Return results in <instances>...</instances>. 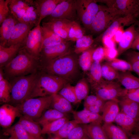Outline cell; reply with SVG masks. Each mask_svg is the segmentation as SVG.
Listing matches in <instances>:
<instances>
[{"label": "cell", "instance_id": "6da1fadb", "mask_svg": "<svg viewBox=\"0 0 139 139\" xmlns=\"http://www.w3.org/2000/svg\"><path fill=\"white\" fill-rule=\"evenodd\" d=\"M40 67L39 60L28 54L23 47L13 60L2 67L4 78L8 81L35 73L40 70Z\"/></svg>", "mask_w": 139, "mask_h": 139}, {"label": "cell", "instance_id": "7a4b0ae2", "mask_svg": "<svg viewBox=\"0 0 139 139\" xmlns=\"http://www.w3.org/2000/svg\"><path fill=\"white\" fill-rule=\"evenodd\" d=\"M76 57L71 51L65 54L40 64V70L62 78L71 80L77 71Z\"/></svg>", "mask_w": 139, "mask_h": 139}, {"label": "cell", "instance_id": "3957f363", "mask_svg": "<svg viewBox=\"0 0 139 139\" xmlns=\"http://www.w3.org/2000/svg\"><path fill=\"white\" fill-rule=\"evenodd\" d=\"M68 81L60 77L40 70L38 71L29 99L57 93Z\"/></svg>", "mask_w": 139, "mask_h": 139}, {"label": "cell", "instance_id": "277c9868", "mask_svg": "<svg viewBox=\"0 0 139 139\" xmlns=\"http://www.w3.org/2000/svg\"><path fill=\"white\" fill-rule=\"evenodd\" d=\"M38 71L8 80L11 86L10 104L16 106L29 98Z\"/></svg>", "mask_w": 139, "mask_h": 139}, {"label": "cell", "instance_id": "5b68a950", "mask_svg": "<svg viewBox=\"0 0 139 139\" xmlns=\"http://www.w3.org/2000/svg\"><path fill=\"white\" fill-rule=\"evenodd\" d=\"M52 97L53 95L29 99L15 106L22 116L35 121L50 107Z\"/></svg>", "mask_w": 139, "mask_h": 139}, {"label": "cell", "instance_id": "8992f818", "mask_svg": "<svg viewBox=\"0 0 139 139\" xmlns=\"http://www.w3.org/2000/svg\"><path fill=\"white\" fill-rule=\"evenodd\" d=\"M121 16H123L114 9L100 5L99 10L89 30L94 33L103 32L116 19Z\"/></svg>", "mask_w": 139, "mask_h": 139}, {"label": "cell", "instance_id": "52a82bcc", "mask_svg": "<svg viewBox=\"0 0 139 139\" xmlns=\"http://www.w3.org/2000/svg\"><path fill=\"white\" fill-rule=\"evenodd\" d=\"M77 18L89 30L99 9L100 5L94 0H75Z\"/></svg>", "mask_w": 139, "mask_h": 139}, {"label": "cell", "instance_id": "ba28073f", "mask_svg": "<svg viewBox=\"0 0 139 139\" xmlns=\"http://www.w3.org/2000/svg\"><path fill=\"white\" fill-rule=\"evenodd\" d=\"M92 87L95 95L106 101L114 100L118 102L119 99L123 96L124 90L119 83L104 79Z\"/></svg>", "mask_w": 139, "mask_h": 139}, {"label": "cell", "instance_id": "9c48e42d", "mask_svg": "<svg viewBox=\"0 0 139 139\" xmlns=\"http://www.w3.org/2000/svg\"><path fill=\"white\" fill-rule=\"evenodd\" d=\"M43 42L41 26L38 25L34 27L30 31L24 48L30 55L39 60Z\"/></svg>", "mask_w": 139, "mask_h": 139}, {"label": "cell", "instance_id": "30bf717a", "mask_svg": "<svg viewBox=\"0 0 139 139\" xmlns=\"http://www.w3.org/2000/svg\"><path fill=\"white\" fill-rule=\"evenodd\" d=\"M97 3L105 4L108 7L117 10L123 16H133L137 17L139 0H97Z\"/></svg>", "mask_w": 139, "mask_h": 139}, {"label": "cell", "instance_id": "8fae6325", "mask_svg": "<svg viewBox=\"0 0 139 139\" xmlns=\"http://www.w3.org/2000/svg\"><path fill=\"white\" fill-rule=\"evenodd\" d=\"M45 18L44 21L53 19L75 21L77 17L75 0H63L57 5L50 15Z\"/></svg>", "mask_w": 139, "mask_h": 139}, {"label": "cell", "instance_id": "7c38bea8", "mask_svg": "<svg viewBox=\"0 0 139 139\" xmlns=\"http://www.w3.org/2000/svg\"><path fill=\"white\" fill-rule=\"evenodd\" d=\"M70 42L66 41L56 45L42 48L39 60L40 64L63 55L70 51Z\"/></svg>", "mask_w": 139, "mask_h": 139}, {"label": "cell", "instance_id": "4fadbf2b", "mask_svg": "<svg viewBox=\"0 0 139 139\" xmlns=\"http://www.w3.org/2000/svg\"><path fill=\"white\" fill-rule=\"evenodd\" d=\"M133 16H121L116 19L103 32L94 40L97 41H101L106 38H112L117 30L121 27H124L134 24L137 20Z\"/></svg>", "mask_w": 139, "mask_h": 139}, {"label": "cell", "instance_id": "5bb4252c", "mask_svg": "<svg viewBox=\"0 0 139 139\" xmlns=\"http://www.w3.org/2000/svg\"><path fill=\"white\" fill-rule=\"evenodd\" d=\"M35 26L32 23L18 22L13 29L7 47L25 41L30 31Z\"/></svg>", "mask_w": 139, "mask_h": 139}, {"label": "cell", "instance_id": "9a60e30c", "mask_svg": "<svg viewBox=\"0 0 139 139\" xmlns=\"http://www.w3.org/2000/svg\"><path fill=\"white\" fill-rule=\"evenodd\" d=\"M63 0H36L33 1L31 5L35 8L38 15L37 25H40L41 21L50 15L57 5Z\"/></svg>", "mask_w": 139, "mask_h": 139}, {"label": "cell", "instance_id": "2e32d148", "mask_svg": "<svg viewBox=\"0 0 139 139\" xmlns=\"http://www.w3.org/2000/svg\"><path fill=\"white\" fill-rule=\"evenodd\" d=\"M22 116L18 108L9 103H5L0 107V125L3 128L10 127L16 117Z\"/></svg>", "mask_w": 139, "mask_h": 139}, {"label": "cell", "instance_id": "e0dca14e", "mask_svg": "<svg viewBox=\"0 0 139 139\" xmlns=\"http://www.w3.org/2000/svg\"><path fill=\"white\" fill-rule=\"evenodd\" d=\"M25 42L8 47L0 45V67L6 65L16 57L24 47Z\"/></svg>", "mask_w": 139, "mask_h": 139}, {"label": "cell", "instance_id": "ac0fdd59", "mask_svg": "<svg viewBox=\"0 0 139 139\" xmlns=\"http://www.w3.org/2000/svg\"><path fill=\"white\" fill-rule=\"evenodd\" d=\"M19 22L11 13L1 25L0 45L6 47L15 25Z\"/></svg>", "mask_w": 139, "mask_h": 139}, {"label": "cell", "instance_id": "d6986e66", "mask_svg": "<svg viewBox=\"0 0 139 139\" xmlns=\"http://www.w3.org/2000/svg\"><path fill=\"white\" fill-rule=\"evenodd\" d=\"M74 119L79 124H88L93 123L101 124L103 120L100 114L92 112L85 108L79 111L72 112Z\"/></svg>", "mask_w": 139, "mask_h": 139}, {"label": "cell", "instance_id": "ffe728a7", "mask_svg": "<svg viewBox=\"0 0 139 139\" xmlns=\"http://www.w3.org/2000/svg\"><path fill=\"white\" fill-rule=\"evenodd\" d=\"M136 30L135 24L131 25L125 30L117 49L118 55H120L131 48L135 38Z\"/></svg>", "mask_w": 139, "mask_h": 139}, {"label": "cell", "instance_id": "44dd1931", "mask_svg": "<svg viewBox=\"0 0 139 139\" xmlns=\"http://www.w3.org/2000/svg\"><path fill=\"white\" fill-rule=\"evenodd\" d=\"M24 128L35 139H44L41 136L42 129L37 121L23 116L20 117L18 121Z\"/></svg>", "mask_w": 139, "mask_h": 139}, {"label": "cell", "instance_id": "7402d4cb", "mask_svg": "<svg viewBox=\"0 0 139 139\" xmlns=\"http://www.w3.org/2000/svg\"><path fill=\"white\" fill-rule=\"evenodd\" d=\"M118 102L114 100L107 101L104 105L101 115L103 121L105 123L114 122L120 112Z\"/></svg>", "mask_w": 139, "mask_h": 139}, {"label": "cell", "instance_id": "603a6c76", "mask_svg": "<svg viewBox=\"0 0 139 139\" xmlns=\"http://www.w3.org/2000/svg\"><path fill=\"white\" fill-rule=\"evenodd\" d=\"M114 122L125 132L128 137L133 134L137 124L134 119L121 111L117 115Z\"/></svg>", "mask_w": 139, "mask_h": 139}, {"label": "cell", "instance_id": "cb8c5ba5", "mask_svg": "<svg viewBox=\"0 0 139 139\" xmlns=\"http://www.w3.org/2000/svg\"><path fill=\"white\" fill-rule=\"evenodd\" d=\"M118 103L121 111L134 119L137 123L139 120V103L125 98H122Z\"/></svg>", "mask_w": 139, "mask_h": 139}, {"label": "cell", "instance_id": "d4e9b609", "mask_svg": "<svg viewBox=\"0 0 139 139\" xmlns=\"http://www.w3.org/2000/svg\"><path fill=\"white\" fill-rule=\"evenodd\" d=\"M50 107L64 114L72 113L74 111L71 103L58 93L53 95Z\"/></svg>", "mask_w": 139, "mask_h": 139}, {"label": "cell", "instance_id": "484cf974", "mask_svg": "<svg viewBox=\"0 0 139 139\" xmlns=\"http://www.w3.org/2000/svg\"><path fill=\"white\" fill-rule=\"evenodd\" d=\"M41 26L43 37V48L60 44L66 41L63 39L51 29L42 24Z\"/></svg>", "mask_w": 139, "mask_h": 139}, {"label": "cell", "instance_id": "4316f807", "mask_svg": "<svg viewBox=\"0 0 139 139\" xmlns=\"http://www.w3.org/2000/svg\"><path fill=\"white\" fill-rule=\"evenodd\" d=\"M5 129L4 134L10 136L8 139H35L27 132L19 121Z\"/></svg>", "mask_w": 139, "mask_h": 139}, {"label": "cell", "instance_id": "83f0119b", "mask_svg": "<svg viewBox=\"0 0 139 139\" xmlns=\"http://www.w3.org/2000/svg\"><path fill=\"white\" fill-rule=\"evenodd\" d=\"M117 79L125 89L139 88V78L134 75L130 71L122 72L119 73Z\"/></svg>", "mask_w": 139, "mask_h": 139}, {"label": "cell", "instance_id": "f1b7e54d", "mask_svg": "<svg viewBox=\"0 0 139 139\" xmlns=\"http://www.w3.org/2000/svg\"><path fill=\"white\" fill-rule=\"evenodd\" d=\"M102 126L108 139H129L127 134L121 127L112 123H104Z\"/></svg>", "mask_w": 139, "mask_h": 139}, {"label": "cell", "instance_id": "f546056e", "mask_svg": "<svg viewBox=\"0 0 139 139\" xmlns=\"http://www.w3.org/2000/svg\"><path fill=\"white\" fill-rule=\"evenodd\" d=\"M69 117L68 114L60 112L54 109H48L35 121L42 126L59 119Z\"/></svg>", "mask_w": 139, "mask_h": 139}, {"label": "cell", "instance_id": "4dcf8cb0", "mask_svg": "<svg viewBox=\"0 0 139 139\" xmlns=\"http://www.w3.org/2000/svg\"><path fill=\"white\" fill-rule=\"evenodd\" d=\"M86 134L90 139H108L101 124L93 123L86 124Z\"/></svg>", "mask_w": 139, "mask_h": 139}, {"label": "cell", "instance_id": "1f68e13d", "mask_svg": "<svg viewBox=\"0 0 139 139\" xmlns=\"http://www.w3.org/2000/svg\"><path fill=\"white\" fill-rule=\"evenodd\" d=\"M89 70V80L92 86L99 83L103 80L102 75L100 62H93Z\"/></svg>", "mask_w": 139, "mask_h": 139}, {"label": "cell", "instance_id": "d6a6232c", "mask_svg": "<svg viewBox=\"0 0 139 139\" xmlns=\"http://www.w3.org/2000/svg\"><path fill=\"white\" fill-rule=\"evenodd\" d=\"M94 40L91 35H84L76 41L74 52L75 54L82 53L91 47Z\"/></svg>", "mask_w": 139, "mask_h": 139}, {"label": "cell", "instance_id": "836d02e7", "mask_svg": "<svg viewBox=\"0 0 139 139\" xmlns=\"http://www.w3.org/2000/svg\"><path fill=\"white\" fill-rule=\"evenodd\" d=\"M11 86L9 82L5 78L0 81L1 103H9L11 100Z\"/></svg>", "mask_w": 139, "mask_h": 139}, {"label": "cell", "instance_id": "e575fe53", "mask_svg": "<svg viewBox=\"0 0 139 139\" xmlns=\"http://www.w3.org/2000/svg\"><path fill=\"white\" fill-rule=\"evenodd\" d=\"M94 48L91 47L88 50L82 53L79 56L78 63L83 70H89L93 61L92 58V54Z\"/></svg>", "mask_w": 139, "mask_h": 139}, {"label": "cell", "instance_id": "d590c367", "mask_svg": "<svg viewBox=\"0 0 139 139\" xmlns=\"http://www.w3.org/2000/svg\"><path fill=\"white\" fill-rule=\"evenodd\" d=\"M70 120L69 117L61 118L42 126V134H53L57 131L62 126Z\"/></svg>", "mask_w": 139, "mask_h": 139}, {"label": "cell", "instance_id": "8d00e7d4", "mask_svg": "<svg viewBox=\"0 0 139 139\" xmlns=\"http://www.w3.org/2000/svg\"><path fill=\"white\" fill-rule=\"evenodd\" d=\"M79 124L74 119L69 120L64 123L57 131L53 134V135L57 139H66L71 131Z\"/></svg>", "mask_w": 139, "mask_h": 139}, {"label": "cell", "instance_id": "74e56055", "mask_svg": "<svg viewBox=\"0 0 139 139\" xmlns=\"http://www.w3.org/2000/svg\"><path fill=\"white\" fill-rule=\"evenodd\" d=\"M74 87L78 103L80 102L88 95L89 87L87 82L84 79L80 80Z\"/></svg>", "mask_w": 139, "mask_h": 139}, {"label": "cell", "instance_id": "f35d334b", "mask_svg": "<svg viewBox=\"0 0 139 139\" xmlns=\"http://www.w3.org/2000/svg\"><path fill=\"white\" fill-rule=\"evenodd\" d=\"M84 34L79 24L76 21H72L69 30L68 41H76L84 35Z\"/></svg>", "mask_w": 139, "mask_h": 139}, {"label": "cell", "instance_id": "ab89813d", "mask_svg": "<svg viewBox=\"0 0 139 139\" xmlns=\"http://www.w3.org/2000/svg\"><path fill=\"white\" fill-rule=\"evenodd\" d=\"M101 73L103 79L108 81H112L114 80L118 79L119 73L118 71L106 62L101 65Z\"/></svg>", "mask_w": 139, "mask_h": 139}, {"label": "cell", "instance_id": "60d3db41", "mask_svg": "<svg viewBox=\"0 0 139 139\" xmlns=\"http://www.w3.org/2000/svg\"><path fill=\"white\" fill-rule=\"evenodd\" d=\"M58 93L71 103L76 104L78 103L74 86L69 84H66Z\"/></svg>", "mask_w": 139, "mask_h": 139}, {"label": "cell", "instance_id": "b9f144b4", "mask_svg": "<svg viewBox=\"0 0 139 139\" xmlns=\"http://www.w3.org/2000/svg\"><path fill=\"white\" fill-rule=\"evenodd\" d=\"M107 62L117 71L120 70L122 72L133 71L132 66L128 61L115 58L108 60Z\"/></svg>", "mask_w": 139, "mask_h": 139}, {"label": "cell", "instance_id": "7bdbcfd3", "mask_svg": "<svg viewBox=\"0 0 139 139\" xmlns=\"http://www.w3.org/2000/svg\"><path fill=\"white\" fill-rule=\"evenodd\" d=\"M72 21L62 19H53L43 21L42 24L53 30L69 28Z\"/></svg>", "mask_w": 139, "mask_h": 139}, {"label": "cell", "instance_id": "ee69618b", "mask_svg": "<svg viewBox=\"0 0 139 139\" xmlns=\"http://www.w3.org/2000/svg\"><path fill=\"white\" fill-rule=\"evenodd\" d=\"M86 125H77L71 131L66 139H84L87 135Z\"/></svg>", "mask_w": 139, "mask_h": 139}, {"label": "cell", "instance_id": "f6af8a7d", "mask_svg": "<svg viewBox=\"0 0 139 139\" xmlns=\"http://www.w3.org/2000/svg\"><path fill=\"white\" fill-rule=\"evenodd\" d=\"M84 100V108L94 105L103 107L106 101L100 98L95 95H88L85 98Z\"/></svg>", "mask_w": 139, "mask_h": 139}, {"label": "cell", "instance_id": "bcb514c9", "mask_svg": "<svg viewBox=\"0 0 139 139\" xmlns=\"http://www.w3.org/2000/svg\"><path fill=\"white\" fill-rule=\"evenodd\" d=\"M11 0H0V25L10 13L8 5Z\"/></svg>", "mask_w": 139, "mask_h": 139}, {"label": "cell", "instance_id": "7dc6e473", "mask_svg": "<svg viewBox=\"0 0 139 139\" xmlns=\"http://www.w3.org/2000/svg\"><path fill=\"white\" fill-rule=\"evenodd\" d=\"M122 98H126L139 103V88L130 90L124 88Z\"/></svg>", "mask_w": 139, "mask_h": 139}, {"label": "cell", "instance_id": "c3c4849f", "mask_svg": "<svg viewBox=\"0 0 139 139\" xmlns=\"http://www.w3.org/2000/svg\"><path fill=\"white\" fill-rule=\"evenodd\" d=\"M106 49L104 47L100 46L94 50L92 54L93 61L101 62L105 58Z\"/></svg>", "mask_w": 139, "mask_h": 139}, {"label": "cell", "instance_id": "681fc988", "mask_svg": "<svg viewBox=\"0 0 139 139\" xmlns=\"http://www.w3.org/2000/svg\"><path fill=\"white\" fill-rule=\"evenodd\" d=\"M128 61L131 64L133 70L139 77V61L128 53L127 54Z\"/></svg>", "mask_w": 139, "mask_h": 139}, {"label": "cell", "instance_id": "f907efd6", "mask_svg": "<svg viewBox=\"0 0 139 139\" xmlns=\"http://www.w3.org/2000/svg\"><path fill=\"white\" fill-rule=\"evenodd\" d=\"M106 49L105 58L107 59L108 60L116 58V57L118 55L117 49L116 48Z\"/></svg>", "mask_w": 139, "mask_h": 139}, {"label": "cell", "instance_id": "816d5d0a", "mask_svg": "<svg viewBox=\"0 0 139 139\" xmlns=\"http://www.w3.org/2000/svg\"><path fill=\"white\" fill-rule=\"evenodd\" d=\"M102 42L104 47L106 48H115L116 42L113 38H106L102 39Z\"/></svg>", "mask_w": 139, "mask_h": 139}, {"label": "cell", "instance_id": "f5cc1de1", "mask_svg": "<svg viewBox=\"0 0 139 139\" xmlns=\"http://www.w3.org/2000/svg\"><path fill=\"white\" fill-rule=\"evenodd\" d=\"M124 27H120L116 32L113 38L116 43H119L124 33Z\"/></svg>", "mask_w": 139, "mask_h": 139}, {"label": "cell", "instance_id": "db71d44e", "mask_svg": "<svg viewBox=\"0 0 139 139\" xmlns=\"http://www.w3.org/2000/svg\"><path fill=\"white\" fill-rule=\"evenodd\" d=\"M131 48L138 50L139 52V41L135 38Z\"/></svg>", "mask_w": 139, "mask_h": 139}, {"label": "cell", "instance_id": "11a10c76", "mask_svg": "<svg viewBox=\"0 0 139 139\" xmlns=\"http://www.w3.org/2000/svg\"><path fill=\"white\" fill-rule=\"evenodd\" d=\"M129 137V139H139V134H132Z\"/></svg>", "mask_w": 139, "mask_h": 139}, {"label": "cell", "instance_id": "9f6ffc18", "mask_svg": "<svg viewBox=\"0 0 139 139\" xmlns=\"http://www.w3.org/2000/svg\"><path fill=\"white\" fill-rule=\"evenodd\" d=\"M136 30L139 32V20H137L135 23Z\"/></svg>", "mask_w": 139, "mask_h": 139}, {"label": "cell", "instance_id": "6f0895ef", "mask_svg": "<svg viewBox=\"0 0 139 139\" xmlns=\"http://www.w3.org/2000/svg\"><path fill=\"white\" fill-rule=\"evenodd\" d=\"M135 38L139 41V32L136 30Z\"/></svg>", "mask_w": 139, "mask_h": 139}, {"label": "cell", "instance_id": "680465c9", "mask_svg": "<svg viewBox=\"0 0 139 139\" xmlns=\"http://www.w3.org/2000/svg\"><path fill=\"white\" fill-rule=\"evenodd\" d=\"M49 135V136L47 139H57L54 135L52 136L51 134Z\"/></svg>", "mask_w": 139, "mask_h": 139}, {"label": "cell", "instance_id": "91938a15", "mask_svg": "<svg viewBox=\"0 0 139 139\" xmlns=\"http://www.w3.org/2000/svg\"><path fill=\"white\" fill-rule=\"evenodd\" d=\"M136 129L137 131H139V120L137 123Z\"/></svg>", "mask_w": 139, "mask_h": 139}, {"label": "cell", "instance_id": "94428289", "mask_svg": "<svg viewBox=\"0 0 139 139\" xmlns=\"http://www.w3.org/2000/svg\"><path fill=\"white\" fill-rule=\"evenodd\" d=\"M84 139H90V138L87 135L85 138Z\"/></svg>", "mask_w": 139, "mask_h": 139}, {"label": "cell", "instance_id": "6125c7cd", "mask_svg": "<svg viewBox=\"0 0 139 139\" xmlns=\"http://www.w3.org/2000/svg\"><path fill=\"white\" fill-rule=\"evenodd\" d=\"M139 17V10H138V14H137V17Z\"/></svg>", "mask_w": 139, "mask_h": 139}]
</instances>
